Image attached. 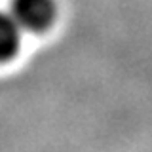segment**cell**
<instances>
[{
	"mask_svg": "<svg viewBox=\"0 0 152 152\" xmlns=\"http://www.w3.org/2000/svg\"><path fill=\"white\" fill-rule=\"evenodd\" d=\"M10 13L23 31L44 32L57 17L55 0H12Z\"/></svg>",
	"mask_w": 152,
	"mask_h": 152,
	"instance_id": "1",
	"label": "cell"
},
{
	"mask_svg": "<svg viewBox=\"0 0 152 152\" xmlns=\"http://www.w3.org/2000/svg\"><path fill=\"white\" fill-rule=\"evenodd\" d=\"M21 32L23 28L17 25L10 10H0V63H6L17 55L21 46Z\"/></svg>",
	"mask_w": 152,
	"mask_h": 152,
	"instance_id": "2",
	"label": "cell"
}]
</instances>
